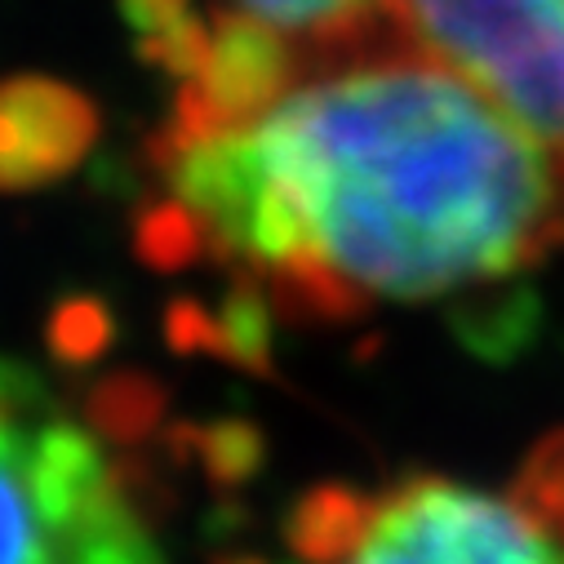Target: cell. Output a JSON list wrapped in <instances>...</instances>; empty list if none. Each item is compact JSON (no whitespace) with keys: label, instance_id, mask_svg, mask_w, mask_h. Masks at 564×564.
Wrapping results in <instances>:
<instances>
[{"label":"cell","instance_id":"cell-1","mask_svg":"<svg viewBox=\"0 0 564 564\" xmlns=\"http://www.w3.org/2000/svg\"><path fill=\"white\" fill-rule=\"evenodd\" d=\"M156 267L209 262L271 321L480 299L564 253V165L404 36L316 58L262 116L148 148Z\"/></svg>","mask_w":564,"mask_h":564},{"label":"cell","instance_id":"cell-2","mask_svg":"<svg viewBox=\"0 0 564 564\" xmlns=\"http://www.w3.org/2000/svg\"><path fill=\"white\" fill-rule=\"evenodd\" d=\"M116 445L89 404L0 356V564H170L148 480Z\"/></svg>","mask_w":564,"mask_h":564},{"label":"cell","instance_id":"cell-3","mask_svg":"<svg viewBox=\"0 0 564 564\" xmlns=\"http://www.w3.org/2000/svg\"><path fill=\"white\" fill-rule=\"evenodd\" d=\"M294 564H564V524L516 480L485 489L436 471L321 485L290 511Z\"/></svg>","mask_w":564,"mask_h":564},{"label":"cell","instance_id":"cell-4","mask_svg":"<svg viewBox=\"0 0 564 564\" xmlns=\"http://www.w3.org/2000/svg\"><path fill=\"white\" fill-rule=\"evenodd\" d=\"M387 19L564 165V0H387Z\"/></svg>","mask_w":564,"mask_h":564},{"label":"cell","instance_id":"cell-5","mask_svg":"<svg viewBox=\"0 0 564 564\" xmlns=\"http://www.w3.org/2000/svg\"><path fill=\"white\" fill-rule=\"evenodd\" d=\"M307 67L312 54L280 28L240 6H218L209 14L205 63L192 80L178 85V102L165 129L209 133L245 124L285 98Z\"/></svg>","mask_w":564,"mask_h":564},{"label":"cell","instance_id":"cell-6","mask_svg":"<svg viewBox=\"0 0 564 564\" xmlns=\"http://www.w3.org/2000/svg\"><path fill=\"white\" fill-rule=\"evenodd\" d=\"M98 143V107L67 80H0V192H36L67 178Z\"/></svg>","mask_w":564,"mask_h":564},{"label":"cell","instance_id":"cell-7","mask_svg":"<svg viewBox=\"0 0 564 564\" xmlns=\"http://www.w3.org/2000/svg\"><path fill=\"white\" fill-rule=\"evenodd\" d=\"M231 6L267 19L290 41H299L312 63L391 36L387 0H231Z\"/></svg>","mask_w":564,"mask_h":564},{"label":"cell","instance_id":"cell-8","mask_svg":"<svg viewBox=\"0 0 564 564\" xmlns=\"http://www.w3.org/2000/svg\"><path fill=\"white\" fill-rule=\"evenodd\" d=\"M120 19L138 45V58L178 85L192 80L209 50V19L192 0H120Z\"/></svg>","mask_w":564,"mask_h":564}]
</instances>
